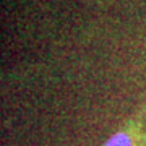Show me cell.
Here are the masks:
<instances>
[{
	"label": "cell",
	"instance_id": "obj_1",
	"mask_svg": "<svg viewBox=\"0 0 146 146\" xmlns=\"http://www.w3.org/2000/svg\"><path fill=\"white\" fill-rule=\"evenodd\" d=\"M102 146H141L140 127L127 123L125 127L115 131Z\"/></svg>",
	"mask_w": 146,
	"mask_h": 146
}]
</instances>
